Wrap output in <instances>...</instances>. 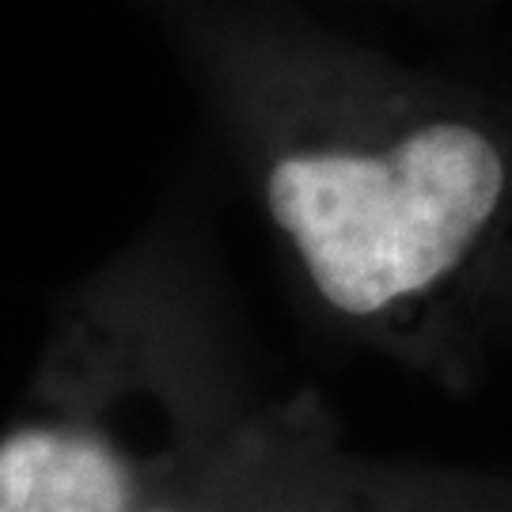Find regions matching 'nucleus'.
Segmentation results:
<instances>
[{
    "instance_id": "2",
    "label": "nucleus",
    "mask_w": 512,
    "mask_h": 512,
    "mask_svg": "<svg viewBox=\"0 0 512 512\" xmlns=\"http://www.w3.org/2000/svg\"><path fill=\"white\" fill-rule=\"evenodd\" d=\"M0 512H137V471L84 406L50 403L0 437Z\"/></svg>"
},
{
    "instance_id": "1",
    "label": "nucleus",
    "mask_w": 512,
    "mask_h": 512,
    "mask_svg": "<svg viewBox=\"0 0 512 512\" xmlns=\"http://www.w3.org/2000/svg\"><path fill=\"white\" fill-rule=\"evenodd\" d=\"M505 190V145L456 110L410 114L380 137L293 126L262 156L266 213L346 315L429 289L471 251Z\"/></svg>"
},
{
    "instance_id": "3",
    "label": "nucleus",
    "mask_w": 512,
    "mask_h": 512,
    "mask_svg": "<svg viewBox=\"0 0 512 512\" xmlns=\"http://www.w3.org/2000/svg\"><path fill=\"white\" fill-rule=\"evenodd\" d=\"M137 512H171V509H137Z\"/></svg>"
}]
</instances>
